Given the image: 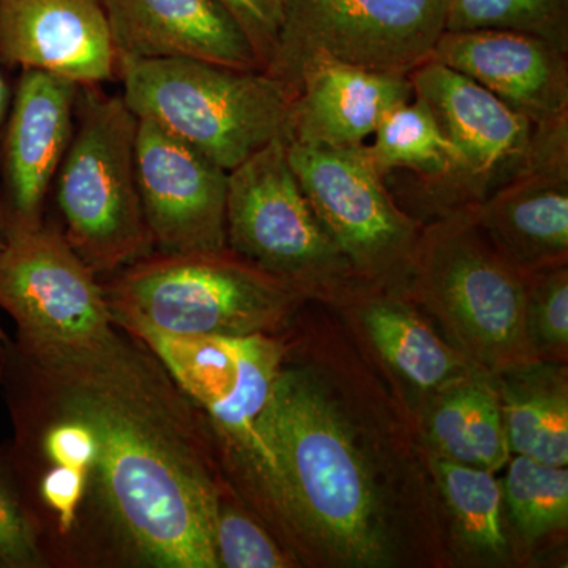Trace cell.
I'll use <instances>...</instances> for the list:
<instances>
[{"label": "cell", "mask_w": 568, "mask_h": 568, "mask_svg": "<svg viewBox=\"0 0 568 568\" xmlns=\"http://www.w3.org/2000/svg\"><path fill=\"white\" fill-rule=\"evenodd\" d=\"M287 160L306 200L365 286L399 293L422 224L399 207L362 148L287 141Z\"/></svg>", "instance_id": "cell-10"}, {"label": "cell", "mask_w": 568, "mask_h": 568, "mask_svg": "<svg viewBox=\"0 0 568 568\" xmlns=\"http://www.w3.org/2000/svg\"><path fill=\"white\" fill-rule=\"evenodd\" d=\"M372 144L364 151L377 173L386 178L396 170L416 173L425 190L426 216L433 201L454 173L455 156L439 126L420 99L394 108L379 123Z\"/></svg>", "instance_id": "cell-24"}, {"label": "cell", "mask_w": 568, "mask_h": 568, "mask_svg": "<svg viewBox=\"0 0 568 568\" xmlns=\"http://www.w3.org/2000/svg\"><path fill=\"white\" fill-rule=\"evenodd\" d=\"M252 41L264 71L274 58L284 0H220Z\"/></svg>", "instance_id": "cell-30"}, {"label": "cell", "mask_w": 568, "mask_h": 568, "mask_svg": "<svg viewBox=\"0 0 568 568\" xmlns=\"http://www.w3.org/2000/svg\"><path fill=\"white\" fill-rule=\"evenodd\" d=\"M469 211L523 274L568 265V118L537 125L528 170Z\"/></svg>", "instance_id": "cell-14"}, {"label": "cell", "mask_w": 568, "mask_h": 568, "mask_svg": "<svg viewBox=\"0 0 568 568\" xmlns=\"http://www.w3.org/2000/svg\"><path fill=\"white\" fill-rule=\"evenodd\" d=\"M287 141L312 148H362L384 118L414 99L407 74L320 59L295 81Z\"/></svg>", "instance_id": "cell-20"}, {"label": "cell", "mask_w": 568, "mask_h": 568, "mask_svg": "<svg viewBox=\"0 0 568 568\" xmlns=\"http://www.w3.org/2000/svg\"><path fill=\"white\" fill-rule=\"evenodd\" d=\"M130 331L203 413L227 485L271 528L276 466L256 424L286 355V334L222 338Z\"/></svg>", "instance_id": "cell-5"}, {"label": "cell", "mask_w": 568, "mask_h": 568, "mask_svg": "<svg viewBox=\"0 0 568 568\" xmlns=\"http://www.w3.org/2000/svg\"><path fill=\"white\" fill-rule=\"evenodd\" d=\"M332 310L349 323L353 338L384 373L414 425L433 396L477 372L409 298L395 291L365 287Z\"/></svg>", "instance_id": "cell-15"}, {"label": "cell", "mask_w": 568, "mask_h": 568, "mask_svg": "<svg viewBox=\"0 0 568 568\" xmlns=\"http://www.w3.org/2000/svg\"><path fill=\"white\" fill-rule=\"evenodd\" d=\"M478 29L528 33L568 52V0H447L446 31Z\"/></svg>", "instance_id": "cell-26"}, {"label": "cell", "mask_w": 568, "mask_h": 568, "mask_svg": "<svg viewBox=\"0 0 568 568\" xmlns=\"http://www.w3.org/2000/svg\"><path fill=\"white\" fill-rule=\"evenodd\" d=\"M0 62L74 84L118 74V51L100 0H0Z\"/></svg>", "instance_id": "cell-17"}, {"label": "cell", "mask_w": 568, "mask_h": 568, "mask_svg": "<svg viewBox=\"0 0 568 568\" xmlns=\"http://www.w3.org/2000/svg\"><path fill=\"white\" fill-rule=\"evenodd\" d=\"M48 567L39 532L0 450V568Z\"/></svg>", "instance_id": "cell-29"}, {"label": "cell", "mask_w": 568, "mask_h": 568, "mask_svg": "<svg viewBox=\"0 0 568 568\" xmlns=\"http://www.w3.org/2000/svg\"><path fill=\"white\" fill-rule=\"evenodd\" d=\"M80 85L47 71L21 70L3 123L2 178L6 227L43 224L44 201L74 130Z\"/></svg>", "instance_id": "cell-16"}, {"label": "cell", "mask_w": 568, "mask_h": 568, "mask_svg": "<svg viewBox=\"0 0 568 568\" xmlns=\"http://www.w3.org/2000/svg\"><path fill=\"white\" fill-rule=\"evenodd\" d=\"M10 102L11 93L9 84H7L2 70H0V134H2L3 123H6L7 114H9Z\"/></svg>", "instance_id": "cell-31"}, {"label": "cell", "mask_w": 568, "mask_h": 568, "mask_svg": "<svg viewBox=\"0 0 568 568\" xmlns=\"http://www.w3.org/2000/svg\"><path fill=\"white\" fill-rule=\"evenodd\" d=\"M426 454L497 474L511 457L493 376L473 372L433 396L416 418Z\"/></svg>", "instance_id": "cell-21"}, {"label": "cell", "mask_w": 568, "mask_h": 568, "mask_svg": "<svg viewBox=\"0 0 568 568\" xmlns=\"http://www.w3.org/2000/svg\"><path fill=\"white\" fill-rule=\"evenodd\" d=\"M213 541L219 568L301 567L231 488L219 497Z\"/></svg>", "instance_id": "cell-27"}, {"label": "cell", "mask_w": 568, "mask_h": 568, "mask_svg": "<svg viewBox=\"0 0 568 568\" xmlns=\"http://www.w3.org/2000/svg\"><path fill=\"white\" fill-rule=\"evenodd\" d=\"M6 450L50 566L219 568L227 488L203 413L136 336L81 343L0 328Z\"/></svg>", "instance_id": "cell-1"}, {"label": "cell", "mask_w": 568, "mask_h": 568, "mask_svg": "<svg viewBox=\"0 0 568 568\" xmlns=\"http://www.w3.org/2000/svg\"><path fill=\"white\" fill-rule=\"evenodd\" d=\"M500 480L504 515L515 552L536 548L568 528V469L511 455Z\"/></svg>", "instance_id": "cell-25"}, {"label": "cell", "mask_w": 568, "mask_h": 568, "mask_svg": "<svg viewBox=\"0 0 568 568\" xmlns=\"http://www.w3.org/2000/svg\"><path fill=\"white\" fill-rule=\"evenodd\" d=\"M121 59H196L264 71L244 29L220 0H100Z\"/></svg>", "instance_id": "cell-19"}, {"label": "cell", "mask_w": 568, "mask_h": 568, "mask_svg": "<svg viewBox=\"0 0 568 568\" xmlns=\"http://www.w3.org/2000/svg\"><path fill=\"white\" fill-rule=\"evenodd\" d=\"M134 164L153 248L166 254L227 248V171L149 119H138Z\"/></svg>", "instance_id": "cell-13"}, {"label": "cell", "mask_w": 568, "mask_h": 568, "mask_svg": "<svg viewBox=\"0 0 568 568\" xmlns=\"http://www.w3.org/2000/svg\"><path fill=\"white\" fill-rule=\"evenodd\" d=\"M433 61L465 74L536 125L568 118V52L497 29L446 31Z\"/></svg>", "instance_id": "cell-18"}, {"label": "cell", "mask_w": 568, "mask_h": 568, "mask_svg": "<svg viewBox=\"0 0 568 568\" xmlns=\"http://www.w3.org/2000/svg\"><path fill=\"white\" fill-rule=\"evenodd\" d=\"M448 559L467 566H506L515 549L496 474L426 454Z\"/></svg>", "instance_id": "cell-22"}, {"label": "cell", "mask_w": 568, "mask_h": 568, "mask_svg": "<svg viewBox=\"0 0 568 568\" xmlns=\"http://www.w3.org/2000/svg\"><path fill=\"white\" fill-rule=\"evenodd\" d=\"M446 20L447 0H284L265 73L293 92L301 71L320 59L409 77L432 61Z\"/></svg>", "instance_id": "cell-9"}, {"label": "cell", "mask_w": 568, "mask_h": 568, "mask_svg": "<svg viewBox=\"0 0 568 568\" xmlns=\"http://www.w3.org/2000/svg\"><path fill=\"white\" fill-rule=\"evenodd\" d=\"M226 245L306 301L328 308L369 287L357 278L302 192L284 138L227 173Z\"/></svg>", "instance_id": "cell-8"}, {"label": "cell", "mask_w": 568, "mask_h": 568, "mask_svg": "<svg viewBox=\"0 0 568 568\" xmlns=\"http://www.w3.org/2000/svg\"><path fill=\"white\" fill-rule=\"evenodd\" d=\"M399 294L489 376L537 361L526 332V274L493 245L469 207L422 224Z\"/></svg>", "instance_id": "cell-3"}, {"label": "cell", "mask_w": 568, "mask_h": 568, "mask_svg": "<svg viewBox=\"0 0 568 568\" xmlns=\"http://www.w3.org/2000/svg\"><path fill=\"white\" fill-rule=\"evenodd\" d=\"M123 100L231 173L276 138L287 140L294 92L265 71L196 59H121Z\"/></svg>", "instance_id": "cell-6"}, {"label": "cell", "mask_w": 568, "mask_h": 568, "mask_svg": "<svg viewBox=\"0 0 568 568\" xmlns=\"http://www.w3.org/2000/svg\"><path fill=\"white\" fill-rule=\"evenodd\" d=\"M525 316L537 361L567 364L568 265L526 274Z\"/></svg>", "instance_id": "cell-28"}, {"label": "cell", "mask_w": 568, "mask_h": 568, "mask_svg": "<svg viewBox=\"0 0 568 568\" xmlns=\"http://www.w3.org/2000/svg\"><path fill=\"white\" fill-rule=\"evenodd\" d=\"M302 321L256 424L276 466L271 532L298 566H446L413 418L353 335Z\"/></svg>", "instance_id": "cell-2"}, {"label": "cell", "mask_w": 568, "mask_h": 568, "mask_svg": "<svg viewBox=\"0 0 568 568\" xmlns=\"http://www.w3.org/2000/svg\"><path fill=\"white\" fill-rule=\"evenodd\" d=\"M0 308L29 343H81L110 334L103 284L62 233L40 224L6 227L0 250Z\"/></svg>", "instance_id": "cell-12"}, {"label": "cell", "mask_w": 568, "mask_h": 568, "mask_svg": "<svg viewBox=\"0 0 568 568\" xmlns=\"http://www.w3.org/2000/svg\"><path fill=\"white\" fill-rule=\"evenodd\" d=\"M3 244H6V226H3L2 216H0V250L3 248Z\"/></svg>", "instance_id": "cell-32"}, {"label": "cell", "mask_w": 568, "mask_h": 568, "mask_svg": "<svg viewBox=\"0 0 568 568\" xmlns=\"http://www.w3.org/2000/svg\"><path fill=\"white\" fill-rule=\"evenodd\" d=\"M103 290L118 327L173 336L282 334L310 304L230 248L149 254L119 271Z\"/></svg>", "instance_id": "cell-4"}, {"label": "cell", "mask_w": 568, "mask_h": 568, "mask_svg": "<svg viewBox=\"0 0 568 568\" xmlns=\"http://www.w3.org/2000/svg\"><path fill=\"white\" fill-rule=\"evenodd\" d=\"M511 455L568 466L567 364L536 361L493 376Z\"/></svg>", "instance_id": "cell-23"}, {"label": "cell", "mask_w": 568, "mask_h": 568, "mask_svg": "<svg viewBox=\"0 0 568 568\" xmlns=\"http://www.w3.org/2000/svg\"><path fill=\"white\" fill-rule=\"evenodd\" d=\"M409 80L414 97L428 106L455 156L454 173L433 201L426 222L481 203L528 170L536 151V123L433 59Z\"/></svg>", "instance_id": "cell-11"}, {"label": "cell", "mask_w": 568, "mask_h": 568, "mask_svg": "<svg viewBox=\"0 0 568 568\" xmlns=\"http://www.w3.org/2000/svg\"><path fill=\"white\" fill-rule=\"evenodd\" d=\"M77 112L59 168L62 234L93 274H114L153 248L134 164L138 118L122 95H104L97 85H80Z\"/></svg>", "instance_id": "cell-7"}]
</instances>
